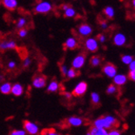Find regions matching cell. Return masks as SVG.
<instances>
[{
    "mask_svg": "<svg viewBox=\"0 0 135 135\" xmlns=\"http://www.w3.org/2000/svg\"><path fill=\"white\" fill-rule=\"evenodd\" d=\"M129 70H135V62L133 60L132 62L129 64Z\"/></svg>",
    "mask_w": 135,
    "mask_h": 135,
    "instance_id": "cell-35",
    "label": "cell"
},
{
    "mask_svg": "<svg viewBox=\"0 0 135 135\" xmlns=\"http://www.w3.org/2000/svg\"><path fill=\"white\" fill-rule=\"evenodd\" d=\"M88 90V84L85 82H80L79 83L75 89L73 90V95L76 97H80L85 94V92Z\"/></svg>",
    "mask_w": 135,
    "mask_h": 135,
    "instance_id": "cell-4",
    "label": "cell"
},
{
    "mask_svg": "<svg viewBox=\"0 0 135 135\" xmlns=\"http://www.w3.org/2000/svg\"><path fill=\"white\" fill-rule=\"evenodd\" d=\"M91 102L94 104H100V95L96 93V92H92L91 95Z\"/></svg>",
    "mask_w": 135,
    "mask_h": 135,
    "instance_id": "cell-23",
    "label": "cell"
},
{
    "mask_svg": "<svg viewBox=\"0 0 135 135\" xmlns=\"http://www.w3.org/2000/svg\"><path fill=\"white\" fill-rule=\"evenodd\" d=\"M129 79L134 81L135 80V70H129Z\"/></svg>",
    "mask_w": 135,
    "mask_h": 135,
    "instance_id": "cell-32",
    "label": "cell"
},
{
    "mask_svg": "<svg viewBox=\"0 0 135 135\" xmlns=\"http://www.w3.org/2000/svg\"><path fill=\"white\" fill-rule=\"evenodd\" d=\"M23 123L24 130L26 131L27 133L34 135V134H37L39 133V128L35 123H32V122H31L28 120H23Z\"/></svg>",
    "mask_w": 135,
    "mask_h": 135,
    "instance_id": "cell-3",
    "label": "cell"
},
{
    "mask_svg": "<svg viewBox=\"0 0 135 135\" xmlns=\"http://www.w3.org/2000/svg\"><path fill=\"white\" fill-rule=\"evenodd\" d=\"M67 123L71 126H80L83 125V120L82 118L80 117H70V118H68L67 120Z\"/></svg>",
    "mask_w": 135,
    "mask_h": 135,
    "instance_id": "cell-15",
    "label": "cell"
},
{
    "mask_svg": "<svg viewBox=\"0 0 135 135\" xmlns=\"http://www.w3.org/2000/svg\"><path fill=\"white\" fill-rule=\"evenodd\" d=\"M133 6H135V0H133Z\"/></svg>",
    "mask_w": 135,
    "mask_h": 135,
    "instance_id": "cell-41",
    "label": "cell"
},
{
    "mask_svg": "<svg viewBox=\"0 0 135 135\" xmlns=\"http://www.w3.org/2000/svg\"><path fill=\"white\" fill-rule=\"evenodd\" d=\"M16 48V43L13 41H0V50H14Z\"/></svg>",
    "mask_w": 135,
    "mask_h": 135,
    "instance_id": "cell-9",
    "label": "cell"
},
{
    "mask_svg": "<svg viewBox=\"0 0 135 135\" xmlns=\"http://www.w3.org/2000/svg\"><path fill=\"white\" fill-rule=\"evenodd\" d=\"M108 134L109 135H120V132L117 129H111L109 133H108Z\"/></svg>",
    "mask_w": 135,
    "mask_h": 135,
    "instance_id": "cell-34",
    "label": "cell"
},
{
    "mask_svg": "<svg viewBox=\"0 0 135 135\" xmlns=\"http://www.w3.org/2000/svg\"><path fill=\"white\" fill-rule=\"evenodd\" d=\"M23 92V86L20 83H15L14 85L11 86V93L13 94L15 96H20Z\"/></svg>",
    "mask_w": 135,
    "mask_h": 135,
    "instance_id": "cell-14",
    "label": "cell"
},
{
    "mask_svg": "<svg viewBox=\"0 0 135 135\" xmlns=\"http://www.w3.org/2000/svg\"><path fill=\"white\" fill-rule=\"evenodd\" d=\"M127 81V77L123 75H116L113 77V82L117 86L124 85Z\"/></svg>",
    "mask_w": 135,
    "mask_h": 135,
    "instance_id": "cell-17",
    "label": "cell"
},
{
    "mask_svg": "<svg viewBox=\"0 0 135 135\" xmlns=\"http://www.w3.org/2000/svg\"><path fill=\"white\" fill-rule=\"evenodd\" d=\"M11 135H25L27 134L25 130H13L11 133Z\"/></svg>",
    "mask_w": 135,
    "mask_h": 135,
    "instance_id": "cell-28",
    "label": "cell"
},
{
    "mask_svg": "<svg viewBox=\"0 0 135 135\" xmlns=\"http://www.w3.org/2000/svg\"><path fill=\"white\" fill-rule=\"evenodd\" d=\"M26 23H27L26 19H24V18H20V19L18 20L17 23H16V26H17V28H23L24 26L26 25Z\"/></svg>",
    "mask_w": 135,
    "mask_h": 135,
    "instance_id": "cell-26",
    "label": "cell"
},
{
    "mask_svg": "<svg viewBox=\"0 0 135 135\" xmlns=\"http://www.w3.org/2000/svg\"><path fill=\"white\" fill-rule=\"evenodd\" d=\"M3 5L9 11H14L16 9L18 2L17 0H2Z\"/></svg>",
    "mask_w": 135,
    "mask_h": 135,
    "instance_id": "cell-13",
    "label": "cell"
},
{
    "mask_svg": "<svg viewBox=\"0 0 135 135\" xmlns=\"http://www.w3.org/2000/svg\"><path fill=\"white\" fill-rule=\"evenodd\" d=\"M31 64V59L30 58H25L23 61V65L24 67H28Z\"/></svg>",
    "mask_w": 135,
    "mask_h": 135,
    "instance_id": "cell-31",
    "label": "cell"
},
{
    "mask_svg": "<svg viewBox=\"0 0 135 135\" xmlns=\"http://www.w3.org/2000/svg\"><path fill=\"white\" fill-rule=\"evenodd\" d=\"M92 32V29L88 23H82L79 27V33L83 36H89Z\"/></svg>",
    "mask_w": 135,
    "mask_h": 135,
    "instance_id": "cell-10",
    "label": "cell"
},
{
    "mask_svg": "<svg viewBox=\"0 0 135 135\" xmlns=\"http://www.w3.org/2000/svg\"><path fill=\"white\" fill-rule=\"evenodd\" d=\"M59 89V83L56 80H53L48 86L47 91L49 92H55Z\"/></svg>",
    "mask_w": 135,
    "mask_h": 135,
    "instance_id": "cell-19",
    "label": "cell"
},
{
    "mask_svg": "<svg viewBox=\"0 0 135 135\" xmlns=\"http://www.w3.org/2000/svg\"><path fill=\"white\" fill-rule=\"evenodd\" d=\"M104 14L106 15V16L108 17L109 19H112V18L114 17L115 11H114V9L112 7H107L104 10Z\"/></svg>",
    "mask_w": 135,
    "mask_h": 135,
    "instance_id": "cell-21",
    "label": "cell"
},
{
    "mask_svg": "<svg viewBox=\"0 0 135 135\" xmlns=\"http://www.w3.org/2000/svg\"><path fill=\"white\" fill-rule=\"evenodd\" d=\"M85 55L83 54L78 55L75 59H74L73 62H72V66L75 69H80L83 66L85 63Z\"/></svg>",
    "mask_w": 135,
    "mask_h": 135,
    "instance_id": "cell-8",
    "label": "cell"
},
{
    "mask_svg": "<svg viewBox=\"0 0 135 135\" xmlns=\"http://www.w3.org/2000/svg\"><path fill=\"white\" fill-rule=\"evenodd\" d=\"M66 75L69 79H73V78H75L78 75V72L75 70V68H70L69 70H67L66 73Z\"/></svg>",
    "mask_w": 135,
    "mask_h": 135,
    "instance_id": "cell-25",
    "label": "cell"
},
{
    "mask_svg": "<svg viewBox=\"0 0 135 135\" xmlns=\"http://www.w3.org/2000/svg\"><path fill=\"white\" fill-rule=\"evenodd\" d=\"M76 15V11L71 6L69 7L66 10L64 11V16L67 18H72L74 16H75Z\"/></svg>",
    "mask_w": 135,
    "mask_h": 135,
    "instance_id": "cell-20",
    "label": "cell"
},
{
    "mask_svg": "<svg viewBox=\"0 0 135 135\" xmlns=\"http://www.w3.org/2000/svg\"><path fill=\"white\" fill-rule=\"evenodd\" d=\"M53 9L52 4L50 2L44 1L39 3L35 7V12L37 14H47Z\"/></svg>",
    "mask_w": 135,
    "mask_h": 135,
    "instance_id": "cell-2",
    "label": "cell"
},
{
    "mask_svg": "<svg viewBox=\"0 0 135 135\" xmlns=\"http://www.w3.org/2000/svg\"><path fill=\"white\" fill-rule=\"evenodd\" d=\"M97 39L99 40L101 43H103V42H104V41H105L106 37H105V36H104V35H103V34H100V35H98V36H97Z\"/></svg>",
    "mask_w": 135,
    "mask_h": 135,
    "instance_id": "cell-33",
    "label": "cell"
},
{
    "mask_svg": "<svg viewBox=\"0 0 135 135\" xmlns=\"http://www.w3.org/2000/svg\"><path fill=\"white\" fill-rule=\"evenodd\" d=\"M77 46H78V42L76 39L74 37L68 38L64 44V47L66 49H68V50H75V48H77Z\"/></svg>",
    "mask_w": 135,
    "mask_h": 135,
    "instance_id": "cell-16",
    "label": "cell"
},
{
    "mask_svg": "<svg viewBox=\"0 0 135 135\" xmlns=\"http://www.w3.org/2000/svg\"><path fill=\"white\" fill-rule=\"evenodd\" d=\"M60 70H61V72H62V75L63 76H66V73H67V67L64 65L62 66H61L60 67Z\"/></svg>",
    "mask_w": 135,
    "mask_h": 135,
    "instance_id": "cell-30",
    "label": "cell"
},
{
    "mask_svg": "<svg viewBox=\"0 0 135 135\" xmlns=\"http://www.w3.org/2000/svg\"><path fill=\"white\" fill-rule=\"evenodd\" d=\"M16 66V64L15 62H10L8 63V68H10V69H13V68H15Z\"/></svg>",
    "mask_w": 135,
    "mask_h": 135,
    "instance_id": "cell-38",
    "label": "cell"
},
{
    "mask_svg": "<svg viewBox=\"0 0 135 135\" xmlns=\"http://www.w3.org/2000/svg\"><path fill=\"white\" fill-rule=\"evenodd\" d=\"M117 88L116 86L114 84H111V85H109L108 88H107V93L109 95L114 94L117 91Z\"/></svg>",
    "mask_w": 135,
    "mask_h": 135,
    "instance_id": "cell-27",
    "label": "cell"
},
{
    "mask_svg": "<svg viewBox=\"0 0 135 135\" xmlns=\"http://www.w3.org/2000/svg\"><path fill=\"white\" fill-rule=\"evenodd\" d=\"M19 36H20V37H25V36L28 35V32L26 29H24V28H20V31L18 32Z\"/></svg>",
    "mask_w": 135,
    "mask_h": 135,
    "instance_id": "cell-29",
    "label": "cell"
},
{
    "mask_svg": "<svg viewBox=\"0 0 135 135\" xmlns=\"http://www.w3.org/2000/svg\"><path fill=\"white\" fill-rule=\"evenodd\" d=\"M69 7H70L69 4H63V5L62 6V9L63 11H65V10H66Z\"/></svg>",
    "mask_w": 135,
    "mask_h": 135,
    "instance_id": "cell-39",
    "label": "cell"
},
{
    "mask_svg": "<svg viewBox=\"0 0 135 135\" xmlns=\"http://www.w3.org/2000/svg\"><path fill=\"white\" fill-rule=\"evenodd\" d=\"M85 47L87 48V50L90 52L95 53L98 50V43L96 39L95 38H89L85 42Z\"/></svg>",
    "mask_w": 135,
    "mask_h": 135,
    "instance_id": "cell-7",
    "label": "cell"
},
{
    "mask_svg": "<svg viewBox=\"0 0 135 135\" xmlns=\"http://www.w3.org/2000/svg\"><path fill=\"white\" fill-rule=\"evenodd\" d=\"M116 118L113 116H104L103 117L98 118L93 123V126L97 128H104L106 129H110L117 125Z\"/></svg>",
    "mask_w": 135,
    "mask_h": 135,
    "instance_id": "cell-1",
    "label": "cell"
},
{
    "mask_svg": "<svg viewBox=\"0 0 135 135\" xmlns=\"http://www.w3.org/2000/svg\"><path fill=\"white\" fill-rule=\"evenodd\" d=\"M3 80V75H0V83H1L2 81Z\"/></svg>",
    "mask_w": 135,
    "mask_h": 135,
    "instance_id": "cell-40",
    "label": "cell"
},
{
    "mask_svg": "<svg viewBox=\"0 0 135 135\" xmlns=\"http://www.w3.org/2000/svg\"><path fill=\"white\" fill-rule=\"evenodd\" d=\"M63 95L66 98L67 100H70L71 98H72V94L71 93H70V92H64V94H63Z\"/></svg>",
    "mask_w": 135,
    "mask_h": 135,
    "instance_id": "cell-37",
    "label": "cell"
},
{
    "mask_svg": "<svg viewBox=\"0 0 135 135\" xmlns=\"http://www.w3.org/2000/svg\"><path fill=\"white\" fill-rule=\"evenodd\" d=\"M100 24V27H101L103 29H106V28H108V23H107L105 21H101Z\"/></svg>",
    "mask_w": 135,
    "mask_h": 135,
    "instance_id": "cell-36",
    "label": "cell"
},
{
    "mask_svg": "<svg viewBox=\"0 0 135 135\" xmlns=\"http://www.w3.org/2000/svg\"><path fill=\"white\" fill-rule=\"evenodd\" d=\"M11 84L10 83H5L3 84H2L0 86V91L3 94L5 95H8L11 93Z\"/></svg>",
    "mask_w": 135,
    "mask_h": 135,
    "instance_id": "cell-18",
    "label": "cell"
},
{
    "mask_svg": "<svg viewBox=\"0 0 135 135\" xmlns=\"http://www.w3.org/2000/svg\"><path fill=\"white\" fill-rule=\"evenodd\" d=\"M88 135H107L108 132H107V129L104 128H97L93 126L89 129V132L88 133Z\"/></svg>",
    "mask_w": 135,
    "mask_h": 135,
    "instance_id": "cell-12",
    "label": "cell"
},
{
    "mask_svg": "<svg viewBox=\"0 0 135 135\" xmlns=\"http://www.w3.org/2000/svg\"><path fill=\"white\" fill-rule=\"evenodd\" d=\"M113 42L117 46H122L126 42V37L124 34L117 33L113 37Z\"/></svg>",
    "mask_w": 135,
    "mask_h": 135,
    "instance_id": "cell-11",
    "label": "cell"
},
{
    "mask_svg": "<svg viewBox=\"0 0 135 135\" xmlns=\"http://www.w3.org/2000/svg\"><path fill=\"white\" fill-rule=\"evenodd\" d=\"M100 62H101V58L99 56H93L90 60L91 65L94 67L99 66L100 64Z\"/></svg>",
    "mask_w": 135,
    "mask_h": 135,
    "instance_id": "cell-22",
    "label": "cell"
},
{
    "mask_svg": "<svg viewBox=\"0 0 135 135\" xmlns=\"http://www.w3.org/2000/svg\"><path fill=\"white\" fill-rule=\"evenodd\" d=\"M133 60V57L130 56V55L126 54V55H122V56H121V61H122V62L125 63V64H126V65H129Z\"/></svg>",
    "mask_w": 135,
    "mask_h": 135,
    "instance_id": "cell-24",
    "label": "cell"
},
{
    "mask_svg": "<svg viewBox=\"0 0 135 135\" xmlns=\"http://www.w3.org/2000/svg\"><path fill=\"white\" fill-rule=\"evenodd\" d=\"M32 85H33V87L36 88H45V85H46V77L42 75H36L33 78Z\"/></svg>",
    "mask_w": 135,
    "mask_h": 135,
    "instance_id": "cell-5",
    "label": "cell"
},
{
    "mask_svg": "<svg viewBox=\"0 0 135 135\" xmlns=\"http://www.w3.org/2000/svg\"><path fill=\"white\" fill-rule=\"evenodd\" d=\"M103 72L109 78H113L117 75V67L112 63H107L103 67Z\"/></svg>",
    "mask_w": 135,
    "mask_h": 135,
    "instance_id": "cell-6",
    "label": "cell"
}]
</instances>
